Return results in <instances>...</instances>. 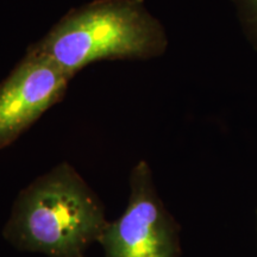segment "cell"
I'll return each instance as SVG.
<instances>
[{
  "label": "cell",
  "instance_id": "obj_1",
  "mask_svg": "<svg viewBox=\"0 0 257 257\" xmlns=\"http://www.w3.org/2000/svg\"><path fill=\"white\" fill-rule=\"evenodd\" d=\"M108 220L98 194L68 162L19 193L4 230L16 248L47 257H85Z\"/></svg>",
  "mask_w": 257,
  "mask_h": 257
},
{
  "label": "cell",
  "instance_id": "obj_2",
  "mask_svg": "<svg viewBox=\"0 0 257 257\" xmlns=\"http://www.w3.org/2000/svg\"><path fill=\"white\" fill-rule=\"evenodd\" d=\"M30 47L74 78L98 61L159 57L168 37L144 0H93L67 12Z\"/></svg>",
  "mask_w": 257,
  "mask_h": 257
},
{
  "label": "cell",
  "instance_id": "obj_3",
  "mask_svg": "<svg viewBox=\"0 0 257 257\" xmlns=\"http://www.w3.org/2000/svg\"><path fill=\"white\" fill-rule=\"evenodd\" d=\"M128 187L124 212L108 221L98 242L104 257H179L176 225L157 194L146 161L131 169Z\"/></svg>",
  "mask_w": 257,
  "mask_h": 257
},
{
  "label": "cell",
  "instance_id": "obj_4",
  "mask_svg": "<svg viewBox=\"0 0 257 257\" xmlns=\"http://www.w3.org/2000/svg\"><path fill=\"white\" fill-rule=\"evenodd\" d=\"M72 79L49 57L29 47L25 56L0 83V150L11 146L59 104Z\"/></svg>",
  "mask_w": 257,
  "mask_h": 257
},
{
  "label": "cell",
  "instance_id": "obj_5",
  "mask_svg": "<svg viewBox=\"0 0 257 257\" xmlns=\"http://www.w3.org/2000/svg\"><path fill=\"white\" fill-rule=\"evenodd\" d=\"M244 28L257 44V0H236Z\"/></svg>",
  "mask_w": 257,
  "mask_h": 257
}]
</instances>
